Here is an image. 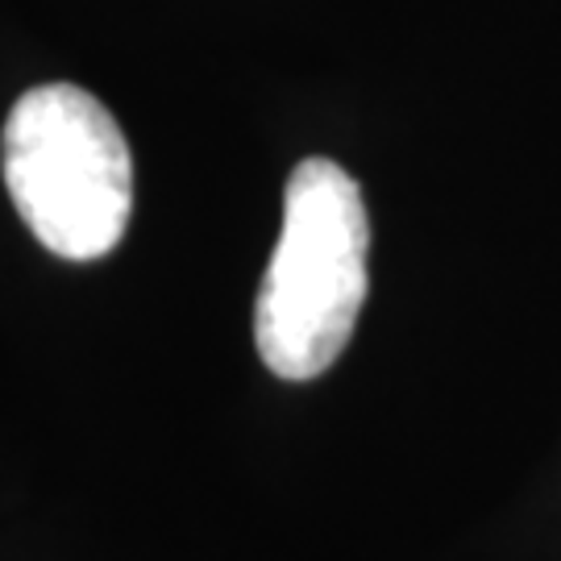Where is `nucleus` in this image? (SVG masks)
Wrapping results in <instances>:
<instances>
[{"mask_svg":"<svg viewBox=\"0 0 561 561\" xmlns=\"http://www.w3.org/2000/svg\"><path fill=\"white\" fill-rule=\"evenodd\" d=\"M370 221L354 175L304 159L283 187V229L254 300V345L271 375L308 382L354 337L366 304Z\"/></svg>","mask_w":561,"mask_h":561,"instance_id":"obj_1","label":"nucleus"},{"mask_svg":"<svg viewBox=\"0 0 561 561\" xmlns=\"http://www.w3.org/2000/svg\"><path fill=\"white\" fill-rule=\"evenodd\" d=\"M0 171L25 229L59 259H104L129 229V141L80 83H38L9 108Z\"/></svg>","mask_w":561,"mask_h":561,"instance_id":"obj_2","label":"nucleus"}]
</instances>
